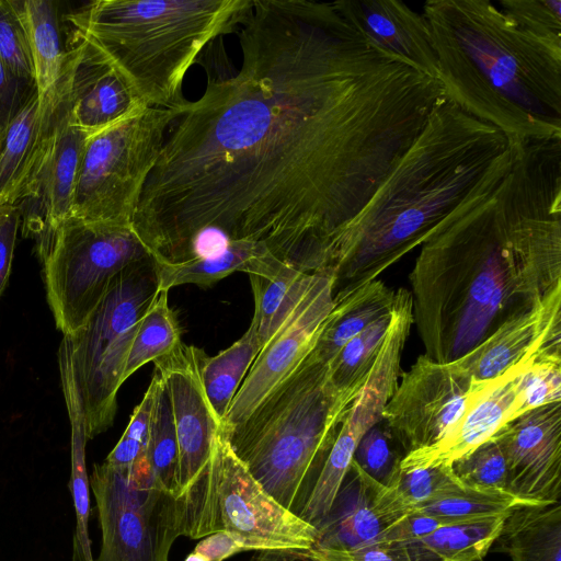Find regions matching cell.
<instances>
[{"instance_id": "1", "label": "cell", "mask_w": 561, "mask_h": 561, "mask_svg": "<svg viewBox=\"0 0 561 561\" xmlns=\"http://www.w3.org/2000/svg\"><path fill=\"white\" fill-rule=\"evenodd\" d=\"M241 68L186 101L131 227L158 263L251 242L322 271L445 98L374 46L335 1L250 0Z\"/></svg>"}, {"instance_id": "2", "label": "cell", "mask_w": 561, "mask_h": 561, "mask_svg": "<svg viewBox=\"0 0 561 561\" xmlns=\"http://www.w3.org/2000/svg\"><path fill=\"white\" fill-rule=\"evenodd\" d=\"M413 323L431 359L467 354L561 286V153L518 148L485 201L440 224L410 273Z\"/></svg>"}, {"instance_id": "3", "label": "cell", "mask_w": 561, "mask_h": 561, "mask_svg": "<svg viewBox=\"0 0 561 561\" xmlns=\"http://www.w3.org/2000/svg\"><path fill=\"white\" fill-rule=\"evenodd\" d=\"M513 145L497 127L446 96L320 272L333 298L369 283L421 245L445 220L489 198L511 170Z\"/></svg>"}, {"instance_id": "4", "label": "cell", "mask_w": 561, "mask_h": 561, "mask_svg": "<svg viewBox=\"0 0 561 561\" xmlns=\"http://www.w3.org/2000/svg\"><path fill=\"white\" fill-rule=\"evenodd\" d=\"M422 14L448 100L511 141L561 138V38L489 0H428Z\"/></svg>"}, {"instance_id": "5", "label": "cell", "mask_w": 561, "mask_h": 561, "mask_svg": "<svg viewBox=\"0 0 561 561\" xmlns=\"http://www.w3.org/2000/svg\"><path fill=\"white\" fill-rule=\"evenodd\" d=\"M250 0H98L69 14L145 105L181 108L184 77L208 43L237 27Z\"/></svg>"}, {"instance_id": "6", "label": "cell", "mask_w": 561, "mask_h": 561, "mask_svg": "<svg viewBox=\"0 0 561 561\" xmlns=\"http://www.w3.org/2000/svg\"><path fill=\"white\" fill-rule=\"evenodd\" d=\"M353 401L310 352L243 422L220 428L255 480L299 516Z\"/></svg>"}, {"instance_id": "7", "label": "cell", "mask_w": 561, "mask_h": 561, "mask_svg": "<svg viewBox=\"0 0 561 561\" xmlns=\"http://www.w3.org/2000/svg\"><path fill=\"white\" fill-rule=\"evenodd\" d=\"M157 293V262L149 256L119 272L85 324L68 335L88 439L114 423L127 355Z\"/></svg>"}, {"instance_id": "8", "label": "cell", "mask_w": 561, "mask_h": 561, "mask_svg": "<svg viewBox=\"0 0 561 561\" xmlns=\"http://www.w3.org/2000/svg\"><path fill=\"white\" fill-rule=\"evenodd\" d=\"M37 252L47 301L64 335L85 324L119 272L151 256L131 226L70 216L37 240Z\"/></svg>"}, {"instance_id": "9", "label": "cell", "mask_w": 561, "mask_h": 561, "mask_svg": "<svg viewBox=\"0 0 561 561\" xmlns=\"http://www.w3.org/2000/svg\"><path fill=\"white\" fill-rule=\"evenodd\" d=\"M180 499L183 536L192 539L226 530L308 550L318 538L316 527L285 508L255 480L220 427L208 462Z\"/></svg>"}, {"instance_id": "10", "label": "cell", "mask_w": 561, "mask_h": 561, "mask_svg": "<svg viewBox=\"0 0 561 561\" xmlns=\"http://www.w3.org/2000/svg\"><path fill=\"white\" fill-rule=\"evenodd\" d=\"M181 110L148 106L89 137L69 216L131 226L145 182Z\"/></svg>"}, {"instance_id": "11", "label": "cell", "mask_w": 561, "mask_h": 561, "mask_svg": "<svg viewBox=\"0 0 561 561\" xmlns=\"http://www.w3.org/2000/svg\"><path fill=\"white\" fill-rule=\"evenodd\" d=\"M90 485L102 533L94 561H168L183 536V505L157 486L147 454L129 468L94 463Z\"/></svg>"}, {"instance_id": "12", "label": "cell", "mask_w": 561, "mask_h": 561, "mask_svg": "<svg viewBox=\"0 0 561 561\" xmlns=\"http://www.w3.org/2000/svg\"><path fill=\"white\" fill-rule=\"evenodd\" d=\"M474 380L455 360L417 357L387 402L382 423L407 455L439 443L479 392Z\"/></svg>"}, {"instance_id": "13", "label": "cell", "mask_w": 561, "mask_h": 561, "mask_svg": "<svg viewBox=\"0 0 561 561\" xmlns=\"http://www.w3.org/2000/svg\"><path fill=\"white\" fill-rule=\"evenodd\" d=\"M332 308V278L313 273L300 300L257 354L220 424L222 430L243 422L268 392L307 357Z\"/></svg>"}, {"instance_id": "14", "label": "cell", "mask_w": 561, "mask_h": 561, "mask_svg": "<svg viewBox=\"0 0 561 561\" xmlns=\"http://www.w3.org/2000/svg\"><path fill=\"white\" fill-rule=\"evenodd\" d=\"M506 463V491L530 504L560 502L561 402L539 407L495 435Z\"/></svg>"}, {"instance_id": "15", "label": "cell", "mask_w": 561, "mask_h": 561, "mask_svg": "<svg viewBox=\"0 0 561 561\" xmlns=\"http://www.w3.org/2000/svg\"><path fill=\"white\" fill-rule=\"evenodd\" d=\"M204 351L181 342L153 362L167 387L179 450V497L208 462L220 427L205 394L199 363Z\"/></svg>"}, {"instance_id": "16", "label": "cell", "mask_w": 561, "mask_h": 561, "mask_svg": "<svg viewBox=\"0 0 561 561\" xmlns=\"http://www.w3.org/2000/svg\"><path fill=\"white\" fill-rule=\"evenodd\" d=\"M59 89L70 123L90 137L148 107L106 57L77 35L66 55Z\"/></svg>"}, {"instance_id": "17", "label": "cell", "mask_w": 561, "mask_h": 561, "mask_svg": "<svg viewBox=\"0 0 561 561\" xmlns=\"http://www.w3.org/2000/svg\"><path fill=\"white\" fill-rule=\"evenodd\" d=\"M411 512L394 488L377 482L353 460L309 550L348 552L373 545Z\"/></svg>"}, {"instance_id": "18", "label": "cell", "mask_w": 561, "mask_h": 561, "mask_svg": "<svg viewBox=\"0 0 561 561\" xmlns=\"http://www.w3.org/2000/svg\"><path fill=\"white\" fill-rule=\"evenodd\" d=\"M530 358L495 378L483 380L479 392L443 439L430 448L404 455L400 466L451 465L525 414L519 383Z\"/></svg>"}, {"instance_id": "19", "label": "cell", "mask_w": 561, "mask_h": 561, "mask_svg": "<svg viewBox=\"0 0 561 561\" xmlns=\"http://www.w3.org/2000/svg\"><path fill=\"white\" fill-rule=\"evenodd\" d=\"M550 350H561V286L527 311L504 321L455 362L474 380H486Z\"/></svg>"}, {"instance_id": "20", "label": "cell", "mask_w": 561, "mask_h": 561, "mask_svg": "<svg viewBox=\"0 0 561 561\" xmlns=\"http://www.w3.org/2000/svg\"><path fill=\"white\" fill-rule=\"evenodd\" d=\"M57 84L43 96L36 89L7 129L0 147V207L36 195L51 142Z\"/></svg>"}, {"instance_id": "21", "label": "cell", "mask_w": 561, "mask_h": 561, "mask_svg": "<svg viewBox=\"0 0 561 561\" xmlns=\"http://www.w3.org/2000/svg\"><path fill=\"white\" fill-rule=\"evenodd\" d=\"M340 12L374 46L437 79V59L422 13L398 0H337Z\"/></svg>"}, {"instance_id": "22", "label": "cell", "mask_w": 561, "mask_h": 561, "mask_svg": "<svg viewBox=\"0 0 561 561\" xmlns=\"http://www.w3.org/2000/svg\"><path fill=\"white\" fill-rule=\"evenodd\" d=\"M89 137L70 123L58 81L51 142L35 195L42 205L37 240L69 217Z\"/></svg>"}, {"instance_id": "23", "label": "cell", "mask_w": 561, "mask_h": 561, "mask_svg": "<svg viewBox=\"0 0 561 561\" xmlns=\"http://www.w3.org/2000/svg\"><path fill=\"white\" fill-rule=\"evenodd\" d=\"M247 274L254 297L251 323L263 347L300 300L313 273L300 272L267 253L253 260Z\"/></svg>"}, {"instance_id": "24", "label": "cell", "mask_w": 561, "mask_h": 561, "mask_svg": "<svg viewBox=\"0 0 561 561\" xmlns=\"http://www.w3.org/2000/svg\"><path fill=\"white\" fill-rule=\"evenodd\" d=\"M57 358L71 433L70 488L77 518L75 536L77 537L87 560L94 561L88 529L90 517V481L85 466V444L88 440L85 415L75 374L71 344L67 335H64L60 342Z\"/></svg>"}, {"instance_id": "25", "label": "cell", "mask_w": 561, "mask_h": 561, "mask_svg": "<svg viewBox=\"0 0 561 561\" xmlns=\"http://www.w3.org/2000/svg\"><path fill=\"white\" fill-rule=\"evenodd\" d=\"M507 515L446 524L421 538L386 546L398 561H473L486 554Z\"/></svg>"}, {"instance_id": "26", "label": "cell", "mask_w": 561, "mask_h": 561, "mask_svg": "<svg viewBox=\"0 0 561 561\" xmlns=\"http://www.w3.org/2000/svg\"><path fill=\"white\" fill-rule=\"evenodd\" d=\"M396 290L382 280L374 279L350 294L333 299V308L327 317L311 353L330 363L341 348L368 324L391 312Z\"/></svg>"}, {"instance_id": "27", "label": "cell", "mask_w": 561, "mask_h": 561, "mask_svg": "<svg viewBox=\"0 0 561 561\" xmlns=\"http://www.w3.org/2000/svg\"><path fill=\"white\" fill-rule=\"evenodd\" d=\"M493 545L512 561H561L560 502L513 510Z\"/></svg>"}, {"instance_id": "28", "label": "cell", "mask_w": 561, "mask_h": 561, "mask_svg": "<svg viewBox=\"0 0 561 561\" xmlns=\"http://www.w3.org/2000/svg\"><path fill=\"white\" fill-rule=\"evenodd\" d=\"M14 2L27 34L37 93L43 96L58 83L67 55L61 47L57 7L45 0Z\"/></svg>"}, {"instance_id": "29", "label": "cell", "mask_w": 561, "mask_h": 561, "mask_svg": "<svg viewBox=\"0 0 561 561\" xmlns=\"http://www.w3.org/2000/svg\"><path fill=\"white\" fill-rule=\"evenodd\" d=\"M261 348L255 327L251 323L244 334L225 351L215 356L203 353L199 363L201 379L220 424Z\"/></svg>"}, {"instance_id": "30", "label": "cell", "mask_w": 561, "mask_h": 561, "mask_svg": "<svg viewBox=\"0 0 561 561\" xmlns=\"http://www.w3.org/2000/svg\"><path fill=\"white\" fill-rule=\"evenodd\" d=\"M267 253L254 243L234 241L216 254L172 264L156 261L158 290L169 291L181 285L211 286L233 272L247 273L253 260Z\"/></svg>"}, {"instance_id": "31", "label": "cell", "mask_w": 561, "mask_h": 561, "mask_svg": "<svg viewBox=\"0 0 561 561\" xmlns=\"http://www.w3.org/2000/svg\"><path fill=\"white\" fill-rule=\"evenodd\" d=\"M154 386L147 458L154 483L179 497V450L169 393L161 375L154 370Z\"/></svg>"}, {"instance_id": "32", "label": "cell", "mask_w": 561, "mask_h": 561, "mask_svg": "<svg viewBox=\"0 0 561 561\" xmlns=\"http://www.w3.org/2000/svg\"><path fill=\"white\" fill-rule=\"evenodd\" d=\"M181 342L180 328L168 302V290H158L136 330L123 371V383L144 365L170 354Z\"/></svg>"}, {"instance_id": "33", "label": "cell", "mask_w": 561, "mask_h": 561, "mask_svg": "<svg viewBox=\"0 0 561 561\" xmlns=\"http://www.w3.org/2000/svg\"><path fill=\"white\" fill-rule=\"evenodd\" d=\"M390 320L391 312H388L368 324L329 363V379L339 393L352 400L358 396L374 365Z\"/></svg>"}, {"instance_id": "34", "label": "cell", "mask_w": 561, "mask_h": 561, "mask_svg": "<svg viewBox=\"0 0 561 561\" xmlns=\"http://www.w3.org/2000/svg\"><path fill=\"white\" fill-rule=\"evenodd\" d=\"M533 505L497 489L462 486L413 508L451 522H468L507 515L513 510Z\"/></svg>"}, {"instance_id": "35", "label": "cell", "mask_w": 561, "mask_h": 561, "mask_svg": "<svg viewBox=\"0 0 561 561\" xmlns=\"http://www.w3.org/2000/svg\"><path fill=\"white\" fill-rule=\"evenodd\" d=\"M392 488L413 508L465 486L455 476L451 465L399 466Z\"/></svg>"}, {"instance_id": "36", "label": "cell", "mask_w": 561, "mask_h": 561, "mask_svg": "<svg viewBox=\"0 0 561 561\" xmlns=\"http://www.w3.org/2000/svg\"><path fill=\"white\" fill-rule=\"evenodd\" d=\"M451 468L465 486L506 491V463L495 436L455 460Z\"/></svg>"}, {"instance_id": "37", "label": "cell", "mask_w": 561, "mask_h": 561, "mask_svg": "<svg viewBox=\"0 0 561 561\" xmlns=\"http://www.w3.org/2000/svg\"><path fill=\"white\" fill-rule=\"evenodd\" d=\"M382 421L375 424L360 438L353 460L377 482L390 486L404 457Z\"/></svg>"}, {"instance_id": "38", "label": "cell", "mask_w": 561, "mask_h": 561, "mask_svg": "<svg viewBox=\"0 0 561 561\" xmlns=\"http://www.w3.org/2000/svg\"><path fill=\"white\" fill-rule=\"evenodd\" d=\"M0 58L15 77L35 84L30 43L14 0H0Z\"/></svg>"}, {"instance_id": "39", "label": "cell", "mask_w": 561, "mask_h": 561, "mask_svg": "<svg viewBox=\"0 0 561 561\" xmlns=\"http://www.w3.org/2000/svg\"><path fill=\"white\" fill-rule=\"evenodd\" d=\"M501 9L526 30L561 38V0H501Z\"/></svg>"}, {"instance_id": "40", "label": "cell", "mask_w": 561, "mask_h": 561, "mask_svg": "<svg viewBox=\"0 0 561 561\" xmlns=\"http://www.w3.org/2000/svg\"><path fill=\"white\" fill-rule=\"evenodd\" d=\"M282 545L266 539L247 537L232 531H217L204 537L194 551L201 553L207 561H224L243 551L285 550Z\"/></svg>"}, {"instance_id": "41", "label": "cell", "mask_w": 561, "mask_h": 561, "mask_svg": "<svg viewBox=\"0 0 561 561\" xmlns=\"http://www.w3.org/2000/svg\"><path fill=\"white\" fill-rule=\"evenodd\" d=\"M35 90V84L15 77L0 58V147L10 123Z\"/></svg>"}, {"instance_id": "42", "label": "cell", "mask_w": 561, "mask_h": 561, "mask_svg": "<svg viewBox=\"0 0 561 561\" xmlns=\"http://www.w3.org/2000/svg\"><path fill=\"white\" fill-rule=\"evenodd\" d=\"M457 523L438 516L411 512L389 527L375 543L398 545L421 538L438 527Z\"/></svg>"}, {"instance_id": "43", "label": "cell", "mask_w": 561, "mask_h": 561, "mask_svg": "<svg viewBox=\"0 0 561 561\" xmlns=\"http://www.w3.org/2000/svg\"><path fill=\"white\" fill-rule=\"evenodd\" d=\"M21 216L22 211L19 205L0 207V296L7 286L11 271Z\"/></svg>"}, {"instance_id": "44", "label": "cell", "mask_w": 561, "mask_h": 561, "mask_svg": "<svg viewBox=\"0 0 561 561\" xmlns=\"http://www.w3.org/2000/svg\"><path fill=\"white\" fill-rule=\"evenodd\" d=\"M300 560L308 561H398L389 547L373 543L348 552H316L304 550Z\"/></svg>"}, {"instance_id": "45", "label": "cell", "mask_w": 561, "mask_h": 561, "mask_svg": "<svg viewBox=\"0 0 561 561\" xmlns=\"http://www.w3.org/2000/svg\"><path fill=\"white\" fill-rule=\"evenodd\" d=\"M154 386L150 381L142 400L135 408L123 436L148 446Z\"/></svg>"}, {"instance_id": "46", "label": "cell", "mask_w": 561, "mask_h": 561, "mask_svg": "<svg viewBox=\"0 0 561 561\" xmlns=\"http://www.w3.org/2000/svg\"><path fill=\"white\" fill-rule=\"evenodd\" d=\"M147 454V447L122 435L105 458V462L117 468H129Z\"/></svg>"}, {"instance_id": "47", "label": "cell", "mask_w": 561, "mask_h": 561, "mask_svg": "<svg viewBox=\"0 0 561 561\" xmlns=\"http://www.w3.org/2000/svg\"><path fill=\"white\" fill-rule=\"evenodd\" d=\"M71 561H88L83 553V550L75 535H73V539H72V560Z\"/></svg>"}, {"instance_id": "48", "label": "cell", "mask_w": 561, "mask_h": 561, "mask_svg": "<svg viewBox=\"0 0 561 561\" xmlns=\"http://www.w3.org/2000/svg\"><path fill=\"white\" fill-rule=\"evenodd\" d=\"M185 561H207L204 556L196 551H192L185 559Z\"/></svg>"}, {"instance_id": "49", "label": "cell", "mask_w": 561, "mask_h": 561, "mask_svg": "<svg viewBox=\"0 0 561 561\" xmlns=\"http://www.w3.org/2000/svg\"><path fill=\"white\" fill-rule=\"evenodd\" d=\"M473 561H483V558H481V559H477V560H473Z\"/></svg>"}]
</instances>
